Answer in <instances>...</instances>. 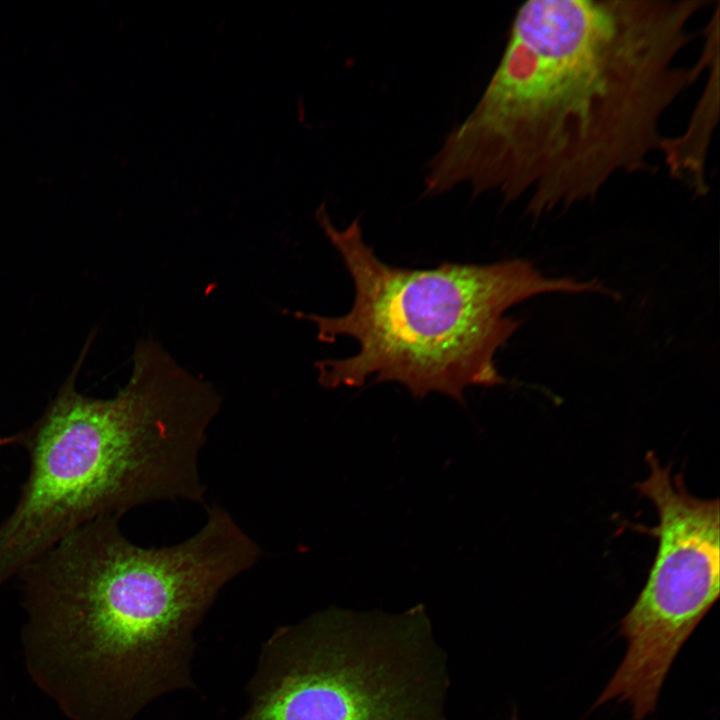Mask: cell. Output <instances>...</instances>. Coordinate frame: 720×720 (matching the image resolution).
I'll return each mask as SVG.
<instances>
[{
  "label": "cell",
  "instance_id": "1",
  "mask_svg": "<svg viewBox=\"0 0 720 720\" xmlns=\"http://www.w3.org/2000/svg\"><path fill=\"white\" fill-rule=\"evenodd\" d=\"M712 0H528L479 101L427 165L425 195L469 184L538 218L648 167L660 123L717 59L679 56Z\"/></svg>",
  "mask_w": 720,
  "mask_h": 720
},
{
  "label": "cell",
  "instance_id": "2",
  "mask_svg": "<svg viewBox=\"0 0 720 720\" xmlns=\"http://www.w3.org/2000/svg\"><path fill=\"white\" fill-rule=\"evenodd\" d=\"M261 555L213 506L196 534L161 548L131 542L117 518L96 519L17 576L46 665L86 695L94 720H133L157 698L194 688L196 629Z\"/></svg>",
  "mask_w": 720,
  "mask_h": 720
},
{
  "label": "cell",
  "instance_id": "3",
  "mask_svg": "<svg viewBox=\"0 0 720 720\" xmlns=\"http://www.w3.org/2000/svg\"><path fill=\"white\" fill-rule=\"evenodd\" d=\"M88 344L42 415L16 433L29 472L0 523V589L91 521L158 501L203 503L200 453L221 403L214 387L148 337L114 397L86 396L75 383Z\"/></svg>",
  "mask_w": 720,
  "mask_h": 720
},
{
  "label": "cell",
  "instance_id": "4",
  "mask_svg": "<svg viewBox=\"0 0 720 720\" xmlns=\"http://www.w3.org/2000/svg\"><path fill=\"white\" fill-rule=\"evenodd\" d=\"M316 219L355 288L344 315L295 313L316 325L320 341L345 336L359 346L350 357L315 363L319 383L328 388L392 381L417 397L439 392L463 401L469 386L505 381L495 355L520 325L505 316L509 308L543 293L607 292L597 279L548 278L522 259L423 270L391 266L364 242L359 218L339 229L322 205Z\"/></svg>",
  "mask_w": 720,
  "mask_h": 720
},
{
  "label": "cell",
  "instance_id": "5",
  "mask_svg": "<svg viewBox=\"0 0 720 720\" xmlns=\"http://www.w3.org/2000/svg\"><path fill=\"white\" fill-rule=\"evenodd\" d=\"M448 656L424 611L328 609L265 641L235 720H448Z\"/></svg>",
  "mask_w": 720,
  "mask_h": 720
},
{
  "label": "cell",
  "instance_id": "6",
  "mask_svg": "<svg viewBox=\"0 0 720 720\" xmlns=\"http://www.w3.org/2000/svg\"><path fill=\"white\" fill-rule=\"evenodd\" d=\"M650 474L636 485L656 507L650 530L658 549L647 582L620 622L627 650L595 707L617 699L643 720L656 706L663 682L685 641L720 595L719 499H699L681 474L671 477L652 452Z\"/></svg>",
  "mask_w": 720,
  "mask_h": 720
},
{
  "label": "cell",
  "instance_id": "7",
  "mask_svg": "<svg viewBox=\"0 0 720 720\" xmlns=\"http://www.w3.org/2000/svg\"><path fill=\"white\" fill-rule=\"evenodd\" d=\"M707 86L686 133L675 138L665 137L660 149L671 175L696 193L706 191L707 146L718 115V110L712 111L718 107V62L711 68Z\"/></svg>",
  "mask_w": 720,
  "mask_h": 720
},
{
  "label": "cell",
  "instance_id": "8",
  "mask_svg": "<svg viewBox=\"0 0 720 720\" xmlns=\"http://www.w3.org/2000/svg\"><path fill=\"white\" fill-rule=\"evenodd\" d=\"M13 444H17V435L16 434L9 435V436L8 435L0 436V448L9 446V445H13Z\"/></svg>",
  "mask_w": 720,
  "mask_h": 720
}]
</instances>
